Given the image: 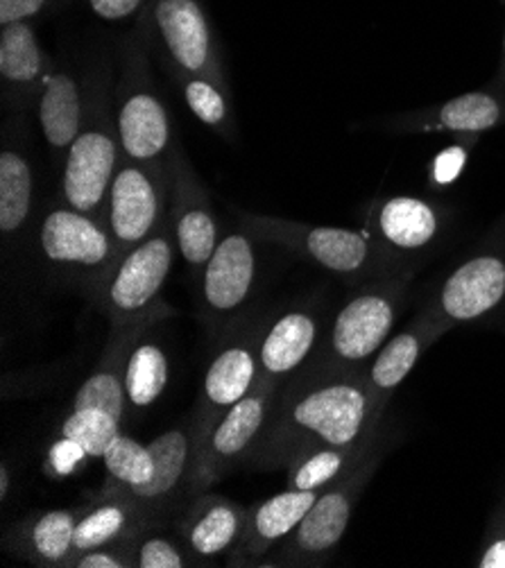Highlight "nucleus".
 Masks as SVG:
<instances>
[{"instance_id":"obj_28","label":"nucleus","mask_w":505,"mask_h":568,"mask_svg":"<svg viewBox=\"0 0 505 568\" xmlns=\"http://www.w3.org/2000/svg\"><path fill=\"white\" fill-rule=\"evenodd\" d=\"M163 320H145V322H137V324H128V326H114L109 333V339L104 345V352L95 365V369L91 372V376L82 383V387L78 389L75 399H73V408H102L107 413L114 415L119 422L130 424L128 422V402H125V363L128 356L134 347L137 339L154 328L156 324H161Z\"/></svg>"},{"instance_id":"obj_39","label":"nucleus","mask_w":505,"mask_h":568,"mask_svg":"<svg viewBox=\"0 0 505 568\" xmlns=\"http://www.w3.org/2000/svg\"><path fill=\"white\" fill-rule=\"evenodd\" d=\"M476 139H465V143H458L454 148H448L444 152H440L433 163H431V182L437 186H448L454 180L461 178V173L465 170V163L469 159V145H474Z\"/></svg>"},{"instance_id":"obj_19","label":"nucleus","mask_w":505,"mask_h":568,"mask_svg":"<svg viewBox=\"0 0 505 568\" xmlns=\"http://www.w3.org/2000/svg\"><path fill=\"white\" fill-rule=\"evenodd\" d=\"M390 134H454L472 139L505 125V87L492 84L378 123Z\"/></svg>"},{"instance_id":"obj_42","label":"nucleus","mask_w":505,"mask_h":568,"mask_svg":"<svg viewBox=\"0 0 505 568\" xmlns=\"http://www.w3.org/2000/svg\"><path fill=\"white\" fill-rule=\"evenodd\" d=\"M498 87H505V34H503V50H501V67H498V78L496 82Z\"/></svg>"},{"instance_id":"obj_18","label":"nucleus","mask_w":505,"mask_h":568,"mask_svg":"<svg viewBox=\"0 0 505 568\" xmlns=\"http://www.w3.org/2000/svg\"><path fill=\"white\" fill-rule=\"evenodd\" d=\"M150 450L154 456V474L150 483L128 494L145 509V515L156 528H163L178 519L182 507L195 496V446L191 424L161 433L150 442Z\"/></svg>"},{"instance_id":"obj_17","label":"nucleus","mask_w":505,"mask_h":568,"mask_svg":"<svg viewBox=\"0 0 505 568\" xmlns=\"http://www.w3.org/2000/svg\"><path fill=\"white\" fill-rule=\"evenodd\" d=\"M446 224V211L417 195L381 197L365 215V232L372 241L406 265L426 256L442 241Z\"/></svg>"},{"instance_id":"obj_29","label":"nucleus","mask_w":505,"mask_h":568,"mask_svg":"<svg viewBox=\"0 0 505 568\" xmlns=\"http://www.w3.org/2000/svg\"><path fill=\"white\" fill-rule=\"evenodd\" d=\"M383 426L376 435L356 442V444H347V446H315L304 450L302 456L286 469L289 478H286V489H295V491H320L326 485H331L335 478L343 476L345 471H350L356 463H361L367 453L378 444V439L383 437Z\"/></svg>"},{"instance_id":"obj_24","label":"nucleus","mask_w":505,"mask_h":568,"mask_svg":"<svg viewBox=\"0 0 505 568\" xmlns=\"http://www.w3.org/2000/svg\"><path fill=\"white\" fill-rule=\"evenodd\" d=\"M322 491V489H320ZM320 491L284 489L250 507V521L239 546L228 555L230 566H261L304 521Z\"/></svg>"},{"instance_id":"obj_30","label":"nucleus","mask_w":505,"mask_h":568,"mask_svg":"<svg viewBox=\"0 0 505 568\" xmlns=\"http://www.w3.org/2000/svg\"><path fill=\"white\" fill-rule=\"evenodd\" d=\"M125 402L128 422L143 415L159 402L168 385V358L161 343L152 337V328L145 331L130 352L125 363Z\"/></svg>"},{"instance_id":"obj_27","label":"nucleus","mask_w":505,"mask_h":568,"mask_svg":"<svg viewBox=\"0 0 505 568\" xmlns=\"http://www.w3.org/2000/svg\"><path fill=\"white\" fill-rule=\"evenodd\" d=\"M156 528L145 509L121 487L107 485L80 505L75 526V555L104 544L137 541L145 530Z\"/></svg>"},{"instance_id":"obj_36","label":"nucleus","mask_w":505,"mask_h":568,"mask_svg":"<svg viewBox=\"0 0 505 568\" xmlns=\"http://www.w3.org/2000/svg\"><path fill=\"white\" fill-rule=\"evenodd\" d=\"M478 568H505V487L485 524L483 546L476 561Z\"/></svg>"},{"instance_id":"obj_40","label":"nucleus","mask_w":505,"mask_h":568,"mask_svg":"<svg viewBox=\"0 0 505 568\" xmlns=\"http://www.w3.org/2000/svg\"><path fill=\"white\" fill-rule=\"evenodd\" d=\"M82 3L102 21L141 19L150 8V0H82Z\"/></svg>"},{"instance_id":"obj_31","label":"nucleus","mask_w":505,"mask_h":568,"mask_svg":"<svg viewBox=\"0 0 505 568\" xmlns=\"http://www.w3.org/2000/svg\"><path fill=\"white\" fill-rule=\"evenodd\" d=\"M165 75H171L186 106L202 125H206L213 134H218L228 143H234L239 139L232 89H224L209 78L189 75L182 71H165Z\"/></svg>"},{"instance_id":"obj_13","label":"nucleus","mask_w":505,"mask_h":568,"mask_svg":"<svg viewBox=\"0 0 505 568\" xmlns=\"http://www.w3.org/2000/svg\"><path fill=\"white\" fill-rule=\"evenodd\" d=\"M200 281V320L209 335L220 339L239 320L259 283V252L256 236L236 222L234 230L224 234L204 265Z\"/></svg>"},{"instance_id":"obj_37","label":"nucleus","mask_w":505,"mask_h":568,"mask_svg":"<svg viewBox=\"0 0 505 568\" xmlns=\"http://www.w3.org/2000/svg\"><path fill=\"white\" fill-rule=\"evenodd\" d=\"M69 568H137L134 541L104 544L73 555Z\"/></svg>"},{"instance_id":"obj_33","label":"nucleus","mask_w":505,"mask_h":568,"mask_svg":"<svg viewBox=\"0 0 505 568\" xmlns=\"http://www.w3.org/2000/svg\"><path fill=\"white\" fill-rule=\"evenodd\" d=\"M60 435L80 442L91 458H104V453L123 435V422L102 408H71L64 417Z\"/></svg>"},{"instance_id":"obj_5","label":"nucleus","mask_w":505,"mask_h":568,"mask_svg":"<svg viewBox=\"0 0 505 568\" xmlns=\"http://www.w3.org/2000/svg\"><path fill=\"white\" fill-rule=\"evenodd\" d=\"M150 54L145 21L139 19L119 43L114 111L123 154L143 163H161L178 141L152 75Z\"/></svg>"},{"instance_id":"obj_15","label":"nucleus","mask_w":505,"mask_h":568,"mask_svg":"<svg viewBox=\"0 0 505 568\" xmlns=\"http://www.w3.org/2000/svg\"><path fill=\"white\" fill-rule=\"evenodd\" d=\"M168 170H171V213L168 217H171L178 254L198 278L222 239L220 224L211 193L180 143L168 156Z\"/></svg>"},{"instance_id":"obj_20","label":"nucleus","mask_w":505,"mask_h":568,"mask_svg":"<svg viewBox=\"0 0 505 568\" xmlns=\"http://www.w3.org/2000/svg\"><path fill=\"white\" fill-rule=\"evenodd\" d=\"M28 113H8L0 152V232L6 247H19L34 220L37 178L28 139Z\"/></svg>"},{"instance_id":"obj_7","label":"nucleus","mask_w":505,"mask_h":568,"mask_svg":"<svg viewBox=\"0 0 505 568\" xmlns=\"http://www.w3.org/2000/svg\"><path fill=\"white\" fill-rule=\"evenodd\" d=\"M385 433L367 456L326 485L297 530L263 559L261 566H322L341 546L354 509L387 453Z\"/></svg>"},{"instance_id":"obj_1","label":"nucleus","mask_w":505,"mask_h":568,"mask_svg":"<svg viewBox=\"0 0 505 568\" xmlns=\"http://www.w3.org/2000/svg\"><path fill=\"white\" fill-rule=\"evenodd\" d=\"M383 408L363 372H331L306 365L279 392L267 424L243 467L289 469L315 446H347L376 435Z\"/></svg>"},{"instance_id":"obj_35","label":"nucleus","mask_w":505,"mask_h":568,"mask_svg":"<svg viewBox=\"0 0 505 568\" xmlns=\"http://www.w3.org/2000/svg\"><path fill=\"white\" fill-rule=\"evenodd\" d=\"M89 458H91L89 450L80 442H75L67 435H60V439H54L46 450L43 469L48 471V476L67 478V476L78 474L87 465Z\"/></svg>"},{"instance_id":"obj_32","label":"nucleus","mask_w":505,"mask_h":568,"mask_svg":"<svg viewBox=\"0 0 505 568\" xmlns=\"http://www.w3.org/2000/svg\"><path fill=\"white\" fill-rule=\"evenodd\" d=\"M102 460L107 467V483L125 491L143 487L154 474V456L150 444H141L128 433L111 444Z\"/></svg>"},{"instance_id":"obj_2","label":"nucleus","mask_w":505,"mask_h":568,"mask_svg":"<svg viewBox=\"0 0 505 568\" xmlns=\"http://www.w3.org/2000/svg\"><path fill=\"white\" fill-rule=\"evenodd\" d=\"M84 119L60 170L58 200L104 224L109 186L114 182L117 168L123 159L114 111V57L107 52L93 57L89 64H84Z\"/></svg>"},{"instance_id":"obj_11","label":"nucleus","mask_w":505,"mask_h":568,"mask_svg":"<svg viewBox=\"0 0 505 568\" xmlns=\"http://www.w3.org/2000/svg\"><path fill=\"white\" fill-rule=\"evenodd\" d=\"M267 317H241L220 337V345L204 372L195 419L191 422L195 448L206 439L218 419L256 387L259 347Z\"/></svg>"},{"instance_id":"obj_26","label":"nucleus","mask_w":505,"mask_h":568,"mask_svg":"<svg viewBox=\"0 0 505 568\" xmlns=\"http://www.w3.org/2000/svg\"><path fill=\"white\" fill-rule=\"evenodd\" d=\"M78 507L43 509L28 515L3 535V546L10 555L41 568H69L75 555Z\"/></svg>"},{"instance_id":"obj_14","label":"nucleus","mask_w":505,"mask_h":568,"mask_svg":"<svg viewBox=\"0 0 505 568\" xmlns=\"http://www.w3.org/2000/svg\"><path fill=\"white\" fill-rule=\"evenodd\" d=\"M279 389L256 385L245 399L224 413L211 428L206 439L195 448L193 463V489L195 494L209 491L218 480L228 476L234 467H243L256 446Z\"/></svg>"},{"instance_id":"obj_10","label":"nucleus","mask_w":505,"mask_h":568,"mask_svg":"<svg viewBox=\"0 0 505 568\" xmlns=\"http://www.w3.org/2000/svg\"><path fill=\"white\" fill-rule=\"evenodd\" d=\"M171 213V170L168 161L143 163L123 154L109 186L104 226L119 261L154 236Z\"/></svg>"},{"instance_id":"obj_16","label":"nucleus","mask_w":505,"mask_h":568,"mask_svg":"<svg viewBox=\"0 0 505 568\" xmlns=\"http://www.w3.org/2000/svg\"><path fill=\"white\" fill-rule=\"evenodd\" d=\"M326 326V311L315 302L270 315L259 347L256 385L282 392L313 361Z\"/></svg>"},{"instance_id":"obj_22","label":"nucleus","mask_w":505,"mask_h":568,"mask_svg":"<svg viewBox=\"0 0 505 568\" xmlns=\"http://www.w3.org/2000/svg\"><path fill=\"white\" fill-rule=\"evenodd\" d=\"M52 69L54 57L41 48L34 23L0 26V89L6 113L34 111Z\"/></svg>"},{"instance_id":"obj_3","label":"nucleus","mask_w":505,"mask_h":568,"mask_svg":"<svg viewBox=\"0 0 505 568\" xmlns=\"http://www.w3.org/2000/svg\"><path fill=\"white\" fill-rule=\"evenodd\" d=\"M234 215L239 224H243L252 236H256V241L282 247L345 278L347 283H354V286H361V283L383 274L413 267L390 256L381 245L372 241L365 230L354 232L343 230V226H317L291 217L250 213L243 209H234Z\"/></svg>"},{"instance_id":"obj_41","label":"nucleus","mask_w":505,"mask_h":568,"mask_svg":"<svg viewBox=\"0 0 505 568\" xmlns=\"http://www.w3.org/2000/svg\"><path fill=\"white\" fill-rule=\"evenodd\" d=\"M8 496H10V467H8V460H3V465H0V498L6 503Z\"/></svg>"},{"instance_id":"obj_9","label":"nucleus","mask_w":505,"mask_h":568,"mask_svg":"<svg viewBox=\"0 0 505 568\" xmlns=\"http://www.w3.org/2000/svg\"><path fill=\"white\" fill-rule=\"evenodd\" d=\"M141 19L150 52L163 71L202 75L232 89L222 45L200 0H156Z\"/></svg>"},{"instance_id":"obj_23","label":"nucleus","mask_w":505,"mask_h":568,"mask_svg":"<svg viewBox=\"0 0 505 568\" xmlns=\"http://www.w3.org/2000/svg\"><path fill=\"white\" fill-rule=\"evenodd\" d=\"M84 100H87V82L84 69L78 71L69 57L54 60V69L48 75L43 91L37 102V121L52 156V165H64L67 152L75 141L82 119H84Z\"/></svg>"},{"instance_id":"obj_25","label":"nucleus","mask_w":505,"mask_h":568,"mask_svg":"<svg viewBox=\"0 0 505 568\" xmlns=\"http://www.w3.org/2000/svg\"><path fill=\"white\" fill-rule=\"evenodd\" d=\"M448 328L431 308H422L415 320L400 333L387 337V343L365 367V385L378 408H387L390 396L408 378L422 354L440 339Z\"/></svg>"},{"instance_id":"obj_12","label":"nucleus","mask_w":505,"mask_h":568,"mask_svg":"<svg viewBox=\"0 0 505 568\" xmlns=\"http://www.w3.org/2000/svg\"><path fill=\"white\" fill-rule=\"evenodd\" d=\"M505 306V215L440 283L428 306L448 328L476 324Z\"/></svg>"},{"instance_id":"obj_6","label":"nucleus","mask_w":505,"mask_h":568,"mask_svg":"<svg viewBox=\"0 0 505 568\" xmlns=\"http://www.w3.org/2000/svg\"><path fill=\"white\" fill-rule=\"evenodd\" d=\"M34 241L39 261L54 278L75 283L91 295L119 263L107 226L60 200L50 202L37 217Z\"/></svg>"},{"instance_id":"obj_38","label":"nucleus","mask_w":505,"mask_h":568,"mask_svg":"<svg viewBox=\"0 0 505 568\" xmlns=\"http://www.w3.org/2000/svg\"><path fill=\"white\" fill-rule=\"evenodd\" d=\"M73 3H82V0H0V26L21 21L34 23L37 19L58 14Z\"/></svg>"},{"instance_id":"obj_21","label":"nucleus","mask_w":505,"mask_h":568,"mask_svg":"<svg viewBox=\"0 0 505 568\" xmlns=\"http://www.w3.org/2000/svg\"><path fill=\"white\" fill-rule=\"evenodd\" d=\"M250 521V507L218 496L213 491L195 494L175 519V532L198 566L230 555Z\"/></svg>"},{"instance_id":"obj_4","label":"nucleus","mask_w":505,"mask_h":568,"mask_svg":"<svg viewBox=\"0 0 505 568\" xmlns=\"http://www.w3.org/2000/svg\"><path fill=\"white\" fill-rule=\"evenodd\" d=\"M413 272L415 267H406L356 286L326 326L322 345L309 365L331 372H365L406 306Z\"/></svg>"},{"instance_id":"obj_8","label":"nucleus","mask_w":505,"mask_h":568,"mask_svg":"<svg viewBox=\"0 0 505 568\" xmlns=\"http://www.w3.org/2000/svg\"><path fill=\"white\" fill-rule=\"evenodd\" d=\"M178 245L171 217L145 243L128 252L93 295L111 328L145 320H171L175 308L165 304L161 293L175 263Z\"/></svg>"},{"instance_id":"obj_43","label":"nucleus","mask_w":505,"mask_h":568,"mask_svg":"<svg viewBox=\"0 0 505 568\" xmlns=\"http://www.w3.org/2000/svg\"><path fill=\"white\" fill-rule=\"evenodd\" d=\"M150 3H156V0H150Z\"/></svg>"},{"instance_id":"obj_34","label":"nucleus","mask_w":505,"mask_h":568,"mask_svg":"<svg viewBox=\"0 0 505 568\" xmlns=\"http://www.w3.org/2000/svg\"><path fill=\"white\" fill-rule=\"evenodd\" d=\"M137 568H191L198 566L180 537H168L161 528L145 530L134 541Z\"/></svg>"}]
</instances>
